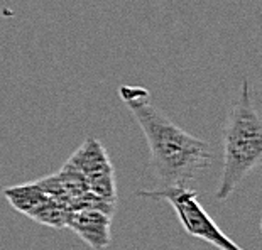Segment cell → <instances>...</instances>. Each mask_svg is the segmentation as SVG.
Listing matches in <instances>:
<instances>
[{"instance_id": "6da1fadb", "label": "cell", "mask_w": 262, "mask_h": 250, "mask_svg": "<svg viewBox=\"0 0 262 250\" xmlns=\"http://www.w3.org/2000/svg\"><path fill=\"white\" fill-rule=\"evenodd\" d=\"M120 98L146 135L150 168L161 188H189L196 177L213 164V152L203 139H198L150 102V93L142 86H120Z\"/></svg>"}, {"instance_id": "7a4b0ae2", "label": "cell", "mask_w": 262, "mask_h": 250, "mask_svg": "<svg viewBox=\"0 0 262 250\" xmlns=\"http://www.w3.org/2000/svg\"><path fill=\"white\" fill-rule=\"evenodd\" d=\"M262 159V122L244 80L224 129V159L216 199H227Z\"/></svg>"}, {"instance_id": "3957f363", "label": "cell", "mask_w": 262, "mask_h": 250, "mask_svg": "<svg viewBox=\"0 0 262 250\" xmlns=\"http://www.w3.org/2000/svg\"><path fill=\"white\" fill-rule=\"evenodd\" d=\"M139 196L168 201L188 235L202 238L219 250H244L219 229V225L211 220V216L198 201L196 191H193L191 188H161L154 191H139Z\"/></svg>"}, {"instance_id": "277c9868", "label": "cell", "mask_w": 262, "mask_h": 250, "mask_svg": "<svg viewBox=\"0 0 262 250\" xmlns=\"http://www.w3.org/2000/svg\"><path fill=\"white\" fill-rule=\"evenodd\" d=\"M71 169L78 171L86 183L88 191L97 199L115 204V176L107 151L95 139H86L85 144L71 155L66 163Z\"/></svg>"}, {"instance_id": "5b68a950", "label": "cell", "mask_w": 262, "mask_h": 250, "mask_svg": "<svg viewBox=\"0 0 262 250\" xmlns=\"http://www.w3.org/2000/svg\"><path fill=\"white\" fill-rule=\"evenodd\" d=\"M4 196L17 212L31 216L39 223L54 226V229L66 226L68 210L49 198L37 183L7 188L4 190Z\"/></svg>"}, {"instance_id": "8992f818", "label": "cell", "mask_w": 262, "mask_h": 250, "mask_svg": "<svg viewBox=\"0 0 262 250\" xmlns=\"http://www.w3.org/2000/svg\"><path fill=\"white\" fill-rule=\"evenodd\" d=\"M110 225L112 215L98 208L73 210L66 216V226L95 250L105 248L110 243Z\"/></svg>"}]
</instances>
